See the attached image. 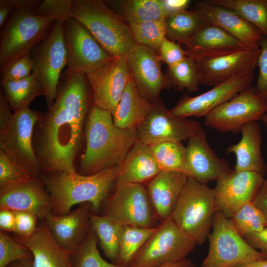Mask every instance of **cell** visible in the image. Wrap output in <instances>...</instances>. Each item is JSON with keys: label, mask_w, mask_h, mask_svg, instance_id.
<instances>
[{"label": "cell", "mask_w": 267, "mask_h": 267, "mask_svg": "<svg viewBox=\"0 0 267 267\" xmlns=\"http://www.w3.org/2000/svg\"><path fill=\"white\" fill-rule=\"evenodd\" d=\"M41 0H0V4L7 7L11 12L19 9L32 12L42 2Z\"/></svg>", "instance_id": "49"}, {"label": "cell", "mask_w": 267, "mask_h": 267, "mask_svg": "<svg viewBox=\"0 0 267 267\" xmlns=\"http://www.w3.org/2000/svg\"><path fill=\"white\" fill-rule=\"evenodd\" d=\"M73 0H44L32 11L37 16L65 22L72 18Z\"/></svg>", "instance_id": "42"}, {"label": "cell", "mask_w": 267, "mask_h": 267, "mask_svg": "<svg viewBox=\"0 0 267 267\" xmlns=\"http://www.w3.org/2000/svg\"><path fill=\"white\" fill-rule=\"evenodd\" d=\"M197 243L170 217L161 222L128 267H154L183 261Z\"/></svg>", "instance_id": "9"}, {"label": "cell", "mask_w": 267, "mask_h": 267, "mask_svg": "<svg viewBox=\"0 0 267 267\" xmlns=\"http://www.w3.org/2000/svg\"><path fill=\"white\" fill-rule=\"evenodd\" d=\"M153 104L141 96L132 78L112 114L115 125L136 130L145 120Z\"/></svg>", "instance_id": "28"}, {"label": "cell", "mask_w": 267, "mask_h": 267, "mask_svg": "<svg viewBox=\"0 0 267 267\" xmlns=\"http://www.w3.org/2000/svg\"><path fill=\"white\" fill-rule=\"evenodd\" d=\"M264 179L257 173L231 169L216 180L213 188L217 210L230 219L243 205L252 201Z\"/></svg>", "instance_id": "19"}, {"label": "cell", "mask_w": 267, "mask_h": 267, "mask_svg": "<svg viewBox=\"0 0 267 267\" xmlns=\"http://www.w3.org/2000/svg\"><path fill=\"white\" fill-rule=\"evenodd\" d=\"M89 218L90 227L97 236L104 255L112 263L117 265L122 225L106 215L99 216L91 212Z\"/></svg>", "instance_id": "31"}, {"label": "cell", "mask_w": 267, "mask_h": 267, "mask_svg": "<svg viewBox=\"0 0 267 267\" xmlns=\"http://www.w3.org/2000/svg\"><path fill=\"white\" fill-rule=\"evenodd\" d=\"M188 178L182 173L161 171L149 181L146 190L158 219L171 217Z\"/></svg>", "instance_id": "24"}, {"label": "cell", "mask_w": 267, "mask_h": 267, "mask_svg": "<svg viewBox=\"0 0 267 267\" xmlns=\"http://www.w3.org/2000/svg\"><path fill=\"white\" fill-rule=\"evenodd\" d=\"M0 85L5 98L13 112L29 106L37 96H44L43 85L33 73L21 80L0 82Z\"/></svg>", "instance_id": "30"}, {"label": "cell", "mask_w": 267, "mask_h": 267, "mask_svg": "<svg viewBox=\"0 0 267 267\" xmlns=\"http://www.w3.org/2000/svg\"><path fill=\"white\" fill-rule=\"evenodd\" d=\"M120 9L129 24L167 18L162 0H124Z\"/></svg>", "instance_id": "36"}, {"label": "cell", "mask_w": 267, "mask_h": 267, "mask_svg": "<svg viewBox=\"0 0 267 267\" xmlns=\"http://www.w3.org/2000/svg\"><path fill=\"white\" fill-rule=\"evenodd\" d=\"M41 115L29 106L22 108L14 111L10 120L0 129V150L34 177L43 173L33 143L35 128Z\"/></svg>", "instance_id": "8"}, {"label": "cell", "mask_w": 267, "mask_h": 267, "mask_svg": "<svg viewBox=\"0 0 267 267\" xmlns=\"http://www.w3.org/2000/svg\"><path fill=\"white\" fill-rule=\"evenodd\" d=\"M15 238L32 252L33 267H73L71 256L55 240L45 221L31 236Z\"/></svg>", "instance_id": "26"}, {"label": "cell", "mask_w": 267, "mask_h": 267, "mask_svg": "<svg viewBox=\"0 0 267 267\" xmlns=\"http://www.w3.org/2000/svg\"><path fill=\"white\" fill-rule=\"evenodd\" d=\"M86 76L92 90L93 105L112 115L132 78L127 56L114 57Z\"/></svg>", "instance_id": "16"}, {"label": "cell", "mask_w": 267, "mask_h": 267, "mask_svg": "<svg viewBox=\"0 0 267 267\" xmlns=\"http://www.w3.org/2000/svg\"><path fill=\"white\" fill-rule=\"evenodd\" d=\"M15 215V229L16 237L26 238L31 236L36 230L37 219L35 215L24 211H14Z\"/></svg>", "instance_id": "47"}, {"label": "cell", "mask_w": 267, "mask_h": 267, "mask_svg": "<svg viewBox=\"0 0 267 267\" xmlns=\"http://www.w3.org/2000/svg\"><path fill=\"white\" fill-rule=\"evenodd\" d=\"M201 126L196 121L175 116L160 99L153 103L146 119L136 131L138 141L150 146L163 141L187 140Z\"/></svg>", "instance_id": "15"}, {"label": "cell", "mask_w": 267, "mask_h": 267, "mask_svg": "<svg viewBox=\"0 0 267 267\" xmlns=\"http://www.w3.org/2000/svg\"><path fill=\"white\" fill-rule=\"evenodd\" d=\"M259 48L242 46L188 55L196 61L200 83L215 86L241 74L254 72Z\"/></svg>", "instance_id": "10"}, {"label": "cell", "mask_w": 267, "mask_h": 267, "mask_svg": "<svg viewBox=\"0 0 267 267\" xmlns=\"http://www.w3.org/2000/svg\"><path fill=\"white\" fill-rule=\"evenodd\" d=\"M86 147L79 162L80 174L91 175L120 165L138 140L136 130L116 126L112 114L93 105L88 113Z\"/></svg>", "instance_id": "2"}, {"label": "cell", "mask_w": 267, "mask_h": 267, "mask_svg": "<svg viewBox=\"0 0 267 267\" xmlns=\"http://www.w3.org/2000/svg\"><path fill=\"white\" fill-rule=\"evenodd\" d=\"M207 22L221 28L244 46L259 48L262 33L232 10L215 4L210 0L196 2L194 9Z\"/></svg>", "instance_id": "22"}, {"label": "cell", "mask_w": 267, "mask_h": 267, "mask_svg": "<svg viewBox=\"0 0 267 267\" xmlns=\"http://www.w3.org/2000/svg\"><path fill=\"white\" fill-rule=\"evenodd\" d=\"M31 213L44 220L52 212L50 195L40 177L0 187V210Z\"/></svg>", "instance_id": "20"}, {"label": "cell", "mask_w": 267, "mask_h": 267, "mask_svg": "<svg viewBox=\"0 0 267 267\" xmlns=\"http://www.w3.org/2000/svg\"><path fill=\"white\" fill-rule=\"evenodd\" d=\"M241 138L236 144L228 146L226 151L235 156L234 170L257 173L264 178L267 164L262 154V136L258 121L249 123L241 129Z\"/></svg>", "instance_id": "25"}, {"label": "cell", "mask_w": 267, "mask_h": 267, "mask_svg": "<svg viewBox=\"0 0 267 267\" xmlns=\"http://www.w3.org/2000/svg\"><path fill=\"white\" fill-rule=\"evenodd\" d=\"M261 121L264 123L265 126L267 130V113L265 114L262 118Z\"/></svg>", "instance_id": "57"}, {"label": "cell", "mask_w": 267, "mask_h": 267, "mask_svg": "<svg viewBox=\"0 0 267 267\" xmlns=\"http://www.w3.org/2000/svg\"><path fill=\"white\" fill-rule=\"evenodd\" d=\"M167 18L180 11L186 10L190 1L188 0H162Z\"/></svg>", "instance_id": "51"}, {"label": "cell", "mask_w": 267, "mask_h": 267, "mask_svg": "<svg viewBox=\"0 0 267 267\" xmlns=\"http://www.w3.org/2000/svg\"><path fill=\"white\" fill-rule=\"evenodd\" d=\"M149 147L161 171L178 172L191 177L182 142L163 141Z\"/></svg>", "instance_id": "33"}, {"label": "cell", "mask_w": 267, "mask_h": 267, "mask_svg": "<svg viewBox=\"0 0 267 267\" xmlns=\"http://www.w3.org/2000/svg\"><path fill=\"white\" fill-rule=\"evenodd\" d=\"M72 17L113 57L128 56L138 44L131 28L102 0H73Z\"/></svg>", "instance_id": "4"}, {"label": "cell", "mask_w": 267, "mask_h": 267, "mask_svg": "<svg viewBox=\"0 0 267 267\" xmlns=\"http://www.w3.org/2000/svg\"><path fill=\"white\" fill-rule=\"evenodd\" d=\"M54 21L31 11L13 10L0 33V72L17 59L30 54L34 47L49 34Z\"/></svg>", "instance_id": "6"}, {"label": "cell", "mask_w": 267, "mask_h": 267, "mask_svg": "<svg viewBox=\"0 0 267 267\" xmlns=\"http://www.w3.org/2000/svg\"><path fill=\"white\" fill-rule=\"evenodd\" d=\"M217 210L214 189L188 177L170 217L199 245L208 238Z\"/></svg>", "instance_id": "5"}, {"label": "cell", "mask_w": 267, "mask_h": 267, "mask_svg": "<svg viewBox=\"0 0 267 267\" xmlns=\"http://www.w3.org/2000/svg\"><path fill=\"white\" fill-rule=\"evenodd\" d=\"M161 171L149 146L137 140L118 166L115 184H141L151 180Z\"/></svg>", "instance_id": "27"}, {"label": "cell", "mask_w": 267, "mask_h": 267, "mask_svg": "<svg viewBox=\"0 0 267 267\" xmlns=\"http://www.w3.org/2000/svg\"><path fill=\"white\" fill-rule=\"evenodd\" d=\"M254 78V72L245 73L215 86L199 95H184L170 110V112L181 119L205 117L213 110L251 86Z\"/></svg>", "instance_id": "17"}, {"label": "cell", "mask_w": 267, "mask_h": 267, "mask_svg": "<svg viewBox=\"0 0 267 267\" xmlns=\"http://www.w3.org/2000/svg\"><path fill=\"white\" fill-rule=\"evenodd\" d=\"M188 55L245 46L218 26L207 23L187 44Z\"/></svg>", "instance_id": "29"}, {"label": "cell", "mask_w": 267, "mask_h": 267, "mask_svg": "<svg viewBox=\"0 0 267 267\" xmlns=\"http://www.w3.org/2000/svg\"><path fill=\"white\" fill-rule=\"evenodd\" d=\"M6 267H33V259H28L13 262Z\"/></svg>", "instance_id": "55"}, {"label": "cell", "mask_w": 267, "mask_h": 267, "mask_svg": "<svg viewBox=\"0 0 267 267\" xmlns=\"http://www.w3.org/2000/svg\"><path fill=\"white\" fill-rule=\"evenodd\" d=\"M93 105L86 75H64L53 103L42 113L36 126L34 146L42 174L76 170L87 116Z\"/></svg>", "instance_id": "1"}, {"label": "cell", "mask_w": 267, "mask_h": 267, "mask_svg": "<svg viewBox=\"0 0 267 267\" xmlns=\"http://www.w3.org/2000/svg\"><path fill=\"white\" fill-rule=\"evenodd\" d=\"M33 64L30 54L14 61L6 69L0 72V82H8L25 79L33 72Z\"/></svg>", "instance_id": "44"}, {"label": "cell", "mask_w": 267, "mask_h": 267, "mask_svg": "<svg viewBox=\"0 0 267 267\" xmlns=\"http://www.w3.org/2000/svg\"><path fill=\"white\" fill-rule=\"evenodd\" d=\"M237 232L243 238L258 232L267 226V222L261 212L249 202L240 208L230 219Z\"/></svg>", "instance_id": "40"}, {"label": "cell", "mask_w": 267, "mask_h": 267, "mask_svg": "<svg viewBox=\"0 0 267 267\" xmlns=\"http://www.w3.org/2000/svg\"><path fill=\"white\" fill-rule=\"evenodd\" d=\"M33 177L27 170L0 150V187L22 182Z\"/></svg>", "instance_id": "43"}, {"label": "cell", "mask_w": 267, "mask_h": 267, "mask_svg": "<svg viewBox=\"0 0 267 267\" xmlns=\"http://www.w3.org/2000/svg\"><path fill=\"white\" fill-rule=\"evenodd\" d=\"M132 78L141 96L151 103L160 99L164 89L172 84L161 69V60L154 49L137 44L127 56Z\"/></svg>", "instance_id": "18"}, {"label": "cell", "mask_w": 267, "mask_h": 267, "mask_svg": "<svg viewBox=\"0 0 267 267\" xmlns=\"http://www.w3.org/2000/svg\"><path fill=\"white\" fill-rule=\"evenodd\" d=\"M118 173V166L91 175L78 173L76 170L43 173L40 178L48 192L52 213L57 216L68 214L76 204L89 202L93 213L99 211L109 196Z\"/></svg>", "instance_id": "3"}, {"label": "cell", "mask_w": 267, "mask_h": 267, "mask_svg": "<svg viewBox=\"0 0 267 267\" xmlns=\"http://www.w3.org/2000/svg\"><path fill=\"white\" fill-rule=\"evenodd\" d=\"M1 89L0 91V129L3 128L11 119L13 113Z\"/></svg>", "instance_id": "53"}, {"label": "cell", "mask_w": 267, "mask_h": 267, "mask_svg": "<svg viewBox=\"0 0 267 267\" xmlns=\"http://www.w3.org/2000/svg\"><path fill=\"white\" fill-rule=\"evenodd\" d=\"M67 64L63 75L92 73L113 59L81 23L71 18L64 23Z\"/></svg>", "instance_id": "13"}, {"label": "cell", "mask_w": 267, "mask_h": 267, "mask_svg": "<svg viewBox=\"0 0 267 267\" xmlns=\"http://www.w3.org/2000/svg\"><path fill=\"white\" fill-rule=\"evenodd\" d=\"M28 259H33L31 251L6 232L0 230V267H6L13 262Z\"/></svg>", "instance_id": "41"}, {"label": "cell", "mask_w": 267, "mask_h": 267, "mask_svg": "<svg viewBox=\"0 0 267 267\" xmlns=\"http://www.w3.org/2000/svg\"><path fill=\"white\" fill-rule=\"evenodd\" d=\"M154 267H195L192 262L189 259H186L183 261L168 264L164 265Z\"/></svg>", "instance_id": "54"}, {"label": "cell", "mask_w": 267, "mask_h": 267, "mask_svg": "<svg viewBox=\"0 0 267 267\" xmlns=\"http://www.w3.org/2000/svg\"><path fill=\"white\" fill-rule=\"evenodd\" d=\"M208 254L200 267H238L265 259L235 230L231 220L216 210L208 238Z\"/></svg>", "instance_id": "7"}, {"label": "cell", "mask_w": 267, "mask_h": 267, "mask_svg": "<svg viewBox=\"0 0 267 267\" xmlns=\"http://www.w3.org/2000/svg\"><path fill=\"white\" fill-rule=\"evenodd\" d=\"M267 113V102L252 85L208 114L204 125L222 133L238 134L244 125L261 120Z\"/></svg>", "instance_id": "14"}, {"label": "cell", "mask_w": 267, "mask_h": 267, "mask_svg": "<svg viewBox=\"0 0 267 267\" xmlns=\"http://www.w3.org/2000/svg\"><path fill=\"white\" fill-rule=\"evenodd\" d=\"M162 61L168 67L174 66L181 62L188 56V52L184 50L180 44L165 38L161 44L158 52Z\"/></svg>", "instance_id": "46"}, {"label": "cell", "mask_w": 267, "mask_h": 267, "mask_svg": "<svg viewBox=\"0 0 267 267\" xmlns=\"http://www.w3.org/2000/svg\"><path fill=\"white\" fill-rule=\"evenodd\" d=\"M106 200V215L121 225L153 228L158 218L146 189L141 184L116 183Z\"/></svg>", "instance_id": "12"}, {"label": "cell", "mask_w": 267, "mask_h": 267, "mask_svg": "<svg viewBox=\"0 0 267 267\" xmlns=\"http://www.w3.org/2000/svg\"><path fill=\"white\" fill-rule=\"evenodd\" d=\"M156 227L147 228L122 225L117 265L128 267L132 259L154 233Z\"/></svg>", "instance_id": "35"}, {"label": "cell", "mask_w": 267, "mask_h": 267, "mask_svg": "<svg viewBox=\"0 0 267 267\" xmlns=\"http://www.w3.org/2000/svg\"><path fill=\"white\" fill-rule=\"evenodd\" d=\"M238 267H267V260H260Z\"/></svg>", "instance_id": "56"}, {"label": "cell", "mask_w": 267, "mask_h": 267, "mask_svg": "<svg viewBox=\"0 0 267 267\" xmlns=\"http://www.w3.org/2000/svg\"><path fill=\"white\" fill-rule=\"evenodd\" d=\"M251 202L267 222V178L264 179Z\"/></svg>", "instance_id": "50"}, {"label": "cell", "mask_w": 267, "mask_h": 267, "mask_svg": "<svg viewBox=\"0 0 267 267\" xmlns=\"http://www.w3.org/2000/svg\"><path fill=\"white\" fill-rule=\"evenodd\" d=\"M210 0L232 10L267 38V0Z\"/></svg>", "instance_id": "34"}, {"label": "cell", "mask_w": 267, "mask_h": 267, "mask_svg": "<svg viewBox=\"0 0 267 267\" xmlns=\"http://www.w3.org/2000/svg\"><path fill=\"white\" fill-rule=\"evenodd\" d=\"M167 76L172 86L180 91H196L200 84L196 61L188 55L178 63L168 67Z\"/></svg>", "instance_id": "38"}, {"label": "cell", "mask_w": 267, "mask_h": 267, "mask_svg": "<svg viewBox=\"0 0 267 267\" xmlns=\"http://www.w3.org/2000/svg\"><path fill=\"white\" fill-rule=\"evenodd\" d=\"M14 211L7 209L0 210V228L4 232H14L15 229Z\"/></svg>", "instance_id": "52"}, {"label": "cell", "mask_w": 267, "mask_h": 267, "mask_svg": "<svg viewBox=\"0 0 267 267\" xmlns=\"http://www.w3.org/2000/svg\"><path fill=\"white\" fill-rule=\"evenodd\" d=\"M166 18L138 23L129 24L137 43L151 48L158 53L161 44L166 38Z\"/></svg>", "instance_id": "39"}, {"label": "cell", "mask_w": 267, "mask_h": 267, "mask_svg": "<svg viewBox=\"0 0 267 267\" xmlns=\"http://www.w3.org/2000/svg\"><path fill=\"white\" fill-rule=\"evenodd\" d=\"M91 207L90 203H83L67 214L57 216L51 213L44 219L55 240L71 256L90 229Z\"/></svg>", "instance_id": "23"}, {"label": "cell", "mask_w": 267, "mask_h": 267, "mask_svg": "<svg viewBox=\"0 0 267 267\" xmlns=\"http://www.w3.org/2000/svg\"><path fill=\"white\" fill-rule=\"evenodd\" d=\"M243 238L250 246L262 253L267 260V226L262 230L248 234Z\"/></svg>", "instance_id": "48"}, {"label": "cell", "mask_w": 267, "mask_h": 267, "mask_svg": "<svg viewBox=\"0 0 267 267\" xmlns=\"http://www.w3.org/2000/svg\"><path fill=\"white\" fill-rule=\"evenodd\" d=\"M98 239L91 228L71 256L73 267H126L105 261L97 248Z\"/></svg>", "instance_id": "37"}, {"label": "cell", "mask_w": 267, "mask_h": 267, "mask_svg": "<svg viewBox=\"0 0 267 267\" xmlns=\"http://www.w3.org/2000/svg\"><path fill=\"white\" fill-rule=\"evenodd\" d=\"M185 147L190 178L202 183L217 180L231 169L226 160L219 157L210 147L202 126L187 140Z\"/></svg>", "instance_id": "21"}, {"label": "cell", "mask_w": 267, "mask_h": 267, "mask_svg": "<svg viewBox=\"0 0 267 267\" xmlns=\"http://www.w3.org/2000/svg\"><path fill=\"white\" fill-rule=\"evenodd\" d=\"M64 23L54 21L49 34L36 48L32 57V73L44 88L47 108L55 100L62 71L67 64Z\"/></svg>", "instance_id": "11"}, {"label": "cell", "mask_w": 267, "mask_h": 267, "mask_svg": "<svg viewBox=\"0 0 267 267\" xmlns=\"http://www.w3.org/2000/svg\"><path fill=\"white\" fill-rule=\"evenodd\" d=\"M260 50L257 64L259 72L255 87L258 96L267 102V38L264 36Z\"/></svg>", "instance_id": "45"}, {"label": "cell", "mask_w": 267, "mask_h": 267, "mask_svg": "<svg viewBox=\"0 0 267 267\" xmlns=\"http://www.w3.org/2000/svg\"><path fill=\"white\" fill-rule=\"evenodd\" d=\"M166 37L186 46L207 22L195 10H184L167 18Z\"/></svg>", "instance_id": "32"}]
</instances>
